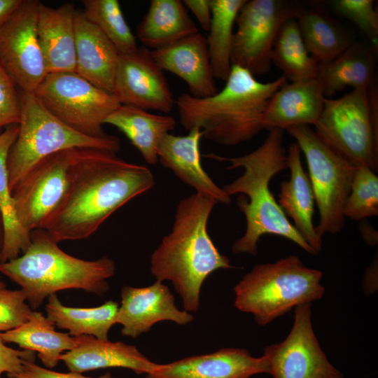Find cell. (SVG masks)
<instances>
[{"label": "cell", "mask_w": 378, "mask_h": 378, "mask_svg": "<svg viewBox=\"0 0 378 378\" xmlns=\"http://www.w3.org/2000/svg\"><path fill=\"white\" fill-rule=\"evenodd\" d=\"M76 10L71 3L55 8L39 4L36 30L48 74L75 72Z\"/></svg>", "instance_id": "obj_22"}, {"label": "cell", "mask_w": 378, "mask_h": 378, "mask_svg": "<svg viewBox=\"0 0 378 378\" xmlns=\"http://www.w3.org/2000/svg\"><path fill=\"white\" fill-rule=\"evenodd\" d=\"M332 9L341 16L355 23L377 47L378 15L372 0H333Z\"/></svg>", "instance_id": "obj_36"}, {"label": "cell", "mask_w": 378, "mask_h": 378, "mask_svg": "<svg viewBox=\"0 0 378 378\" xmlns=\"http://www.w3.org/2000/svg\"><path fill=\"white\" fill-rule=\"evenodd\" d=\"M20 120L18 136L7 157L9 188H14L39 162L74 148H98L117 153L119 139L106 134L92 137L63 123L39 102L34 94L20 90Z\"/></svg>", "instance_id": "obj_7"}, {"label": "cell", "mask_w": 378, "mask_h": 378, "mask_svg": "<svg viewBox=\"0 0 378 378\" xmlns=\"http://www.w3.org/2000/svg\"><path fill=\"white\" fill-rule=\"evenodd\" d=\"M4 220L2 214V211L0 207V255L2 251L4 239Z\"/></svg>", "instance_id": "obj_44"}, {"label": "cell", "mask_w": 378, "mask_h": 378, "mask_svg": "<svg viewBox=\"0 0 378 378\" xmlns=\"http://www.w3.org/2000/svg\"><path fill=\"white\" fill-rule=\"evenodd\" d=\"M154 185L145 165L106 150L77 148L66 192L44 230L58 243L87 239L116 210Z\"/></svg>", "instance_id": "obj_1"}, {"label": "cell", "mask_w": 378, "mask_h": 378, "mask_svg": "<svg viewBox=\"0 0 378 378\" xmlns=\"http://www.w3.org/2000/svg\"><path fill=\"white\" fill-rule=\"evenodd\" d=\"M150 52L163 71L174 74L186 82L190 95L203 98L217 92L206 38L200 31Z\"/></svg>", "instance_id": "obj_18"}, {"label": "cell", "mask_w": 378, "mask_h": 378, "mask_svg": "<svg viewBox=\"0 0 378 378\" xmlns=\"http://www.w3.org/2000/svg\"><path fill=\"white\" fill-rule=\"evenodd\" d=\"M203 137L198 128L189 130L185 136L167 134L158 148V161L184 183L195 190V193L229 204L231 197L218 186L203 169L200 144Z\"/></svg>", "instance_id": "obj_19"}, {"label": "cell", "mask_w": 378, "mask_h": 378, "mask_svg": "<svg viewBox=\"0 0 378 378\" xmlns=\"http://www.w3.org/2000/svg\"><path fill=\"white\" fill-rule=\"evenodd\" d=\"M22 0H0V28L6 23Z\"/></svg>", "instance_id": "obj_42"}, {"label": "cell", "mask_w": 378, "mask_h": 378, "mask_svg": "<svg viewBox=\"0 0 378 378\" xmlns=\"http://www.w3.org/2000/svg\"><path fill=\"white\" fill-rule=\"evenodd\" d=\"M75 72L98 88L113 94L119 53L112 43L76 9Z\"/></svg>", "instance_id": "obj_20"}, {"label": "cell", "mask_w": 378, "mask_h": 378, "mask_svg": "<svg viewBox=\"0 0 378 378\" xmlns=\"http://www.w3.org/2000/svg\"><path fill=\"white\" fill-rule=\"evenodd\" d=\"M217 203L195 192L182 199L172 231L150 256L151 274L156 280L172 283L189 313L200 309L201 288L206 278L216 270L233 267L208 232V220Z\"/></svg>", "instance_id": "obj_2"}, {"label": "cell", "mask_w": 378, "mask_h": 378, "mask_svg": "<svg viewBox=\"0 0 378 378\" xmlns=\"http://www.w3.org/2000/svg\"><path fill=\"white\" fill-rule=\"evenodd\" d=\"M295 19L309 52L318 64L334 59L353 43L348 33L318 8H300Z\"/></svg>", "instance_id": "obj_30"}, {"label": "cell", "mask_w": 378, "mask_h": 378, "mask_svg": "<svg viewBox=\"0 0 378 378\" xmlns=\"http://www.w3.org/2000/svg\"><path fill=\"white\" fill-rule=\"evenodd\" d=\"M32 311L23 291L11 290L0 281V333L24 323Z\"/></svg>", "instance_id": "obj_37"}, {"label": "cell", "mask_w": 378, "mask_h": 378, "mask_svg": "<svg viewBox=\"0 0 378 378\" xmlns=\"http://www.w3.org/2000/svg\"><path fill=\"white\" fill-rule=\"evenodd\" d=\"M284 130L295 139L307 163L319 212L316 233L322 238L326 233L340 232L345 225L344 209L358 167L328 146L309 125L291 126Z\"/></svg>", "instance_id": "obj_9"}, {"label": "cell", "mask_w": 378, "mask_h": 378, "mask_svg": "<svg viewBox=\"0 0 378 378\" xmlns=\"http://www.w3.org/2000/svg\"><path fill=\"white\" fill-rule=\"evenodd\" d=\"M183 3L195 15L202 29L208 31L211 19V0H183Z\"/></svg>", "instance_id": "obj_41"}, {"label": "cell", "mask_w": 378, "mask_h": 378, "mask_svg": "<svg viewBox=\"0 0 378 378\" xmlns=\"http://www.w3.org/2000/svg\"><path fill=\"white\" fill-rule=\"evenodd\" d=\"M272 62L291 83L316 79L318 63L309 52L295 18L281 26L274 42Z\"/></svg>", "instance_id": "obj_32"}, {"label": "cell", "mask_w": 378, "mask_h": 378, "mask_svg": "<svg viewBox=\"0 0 378 378\" xmlns=\"http://www.w3.org/2000/svg\"><path fill=\"white\" fill-rule=\"evenodd\" d=\"M46 304L47 317L55 326L67 330L73 337L89 335L108 340V332L116 324L118 303L108 300L90 308L64 305L56 294L50 295Z\"/></svg>", "instance_id": "obj_29"}, {"label": "cell", "mask_w": 378, "mask_h": 378, "mask_svg": "<svg viewBox=\"0 0 378 378\" xmlns=\"http://www.w3.org/2000/svg\"><path fill=\"white\" fill-rule=\"evenodd\" d=\"M344 215L356 220L378 216V177L370 168H356Z\"/></svg>", "instance_id": "obj_35"}, {"label": "cell", "mask_w": 378, "mask_h": 378, "mask_svg": "<svg viewBox=\"0 0 378 378\" xmlns=\"http://www.w3.org/2000/svg\"><path fill=\"white\" fill-rule=\"evenodd\" d=\"M34 94L58 120L92 137L107 134L102 125L121 105L113 94L98 88L76 72L48 74Z\"/></svg>", "instance_id": "obj_10"}, {"label": "cell", "mask_w": 378, "mask_h": 378, "mask_svg": "<svg viewBox=\"0 0 378 378\" xmlns=\"http://www.w3.org/2000/svg\"><path fill=\"white\" fill-rule=\"evenodd\" d=\"M287 158L290 178L281 182L277 202L317 254L321 250L322 238L316 233L312 220L315 198L308 174L302 167L301 150L296 143L289 146Z\"/></svg>", "instance_id": "obj_24"}, {"label": "cell", "mask_w": 378, "mask_h": 378, "mask_svg": "<svg viewBox=\"0 0 378 378\" xmlns=\"http://www.w3.org/2000/svg\"><path fill=\"white\" fill-rule=\"evenodd\" d=\"M122 132L150 164L158 162V148L162 138L176 126L175 118L141 108L120 105L104 121Z\"/></svg>", "instance_id": "obj_27"}, {"label": "cell", "mask_w": 378, "mask_h": 378, "mask_svg": "<svg viewBox=\"0 0 378 378\" xmlns=\"http://www.w3.org/2000/svg\"><path fill=\"white\" fill-rule=\"evenodd\" d=\"M322 275L295 255L255 265L234 286V306L266 326L299 305L321 299Z\"/></svg>", "instance_id": "obj_6"}, {"label": "cell", "mask_w": 378, "mask_h": 378, "mask_svg": "<svg viewBox=\"0 0 378 378\" xmlns=\"http://www.w3.org/2000/svg\"><path fill=\"white\" fill-rule=\"evenodd\" d=\"M76 344L60 357L70 372H85L107 368H123L138 374L156 370L160 363L151 361L135 346L124 342L99 340L89 335L75 337Z\"/></svg>", "instance_id": "obj_21"}, {"label": "cell", "mask_w": 378, "mask_h": 378, "mask_svg": "<svg viewBox=\"0 0 378 378\" xmlns=\"http://www.w3.org/2000/svg\"><path fill=\"white\" fill-rule=\"evenodd\" d=\"M30 244L18 257L0 263V272L18 284L31 309L52 294L80 289L102 296L110 288L115 264L104 255L94 260L72 256L58 246L44 229L30 233Z\"/></svg>", "instance_id": "obj_5"}, {"label": "cell", "mask_w": 378, "mask_h": 378, "mask_svg": "<svg viewBox=\"0 0 378 378\" xmlns=\"http://www.w3.org/2000/svg\"><path fill=\"white\" fill-rule=\"evenodd\" d=\"M5 344L0 337V378L4 372L7 375L19 372L24 360L35 362V352L15 349Z\"/></svg>", "instance_id": "obj_39"}, {"label": "cell", "mask_w": 378, "mask_h": 378, "mask_svg": "<svg viewBox=\"0 0 378 378\" xmlns=\"http://www.w3.org/2000/svg\"><path fill=\"white\" fill-rule=\"evenodd\" d=\"M76 149L62 150L42 160L13 190L17 219L27 233L44 229L60 204Z\"/></svg>", "instance_id": "obj_12"}, {"label": "cell", "mask_w": 378, "mask_h": 378, "mask_svg": "<svg viewBox=\"0 0 378 378\" xmlns=\"http://www.w3.org/2000/svg\"><path fill=\"white\" fill-rule=\"evenodd\" d=\"M375 80L337 99L326 98L314 132L356 167L378 170V96Z\"/></svg>", "instance_id": "obj_8"}, {"label": "cell", "mask_w": 378, "mask_h": 378, "mask_svg": "<svg viewBox=\"0 0 378 378\" xmlns=\"http://www.w3.org/2000/svg\"><path fill=\"white\" fill-rule=\"evenodd\" d=\"M18 132L19 125H13L0 132V207L5 227L0 263L20 255L31 242L30 234L22 228L15 215L7 170L8 154Z\"/></svg>", "instance_id": "obj_31"}, {"label": "cell", "mask_w": 378, "mask_h": 378, "mask_svg": "<svg viewBox=\"0 0 378 378\" xmlns=\"http://www.w3.org/2000/svg\"><path fill=\"white\" fill-rule=\"evenodd\" d=\"M39 4L22 0L0 28V62L20 91L32 93L48 74L36 30Z\"/></svg>", "instance_id": "obj_13"}, {"label": "cell", "mask_w": 378, "mask_h": 378, "mask_svg": "<svg viewBox=\"0 0 378 378\" xmlns=\"http://www.w3.org/2000/svg\"><path fill=\"white\" fill-rule=\"evenodd\" d=\"M55 324L41 312L31 311L28 319L11 330L0 333L4 343H14L20 348L36 352L48 369L55 368L64 353L74 349L76 337L58 332Z\"/></svg>", "instance_id": "obj_28"}, {"label": "cell", "mask_w": 378, "mask_h": 378, "mask_svg": "<svg viewBox=\"0 0 378 378\" xmlns=\"http://www.w3.org/2000/svg\"><path fill=\"white\" fill-rule=\"evenodd\" d=\"M281 0L246 1L236 18L231 64L254 76L270 71L274 40L282 24L299 10Z\"/></svg>", "instance_id": "obj_11"}, {"label": "cell", "mask_w": 378, "mask_h": 378, "mask_svg": "<svg viewBox=\"0 0 378 378\" xmlns=\"http://www.w3.org/2000/svg\"><path fill=\"white\" fill-rule=\"evenodd\" d=\"M286 80L282 75L262 83L247 70L232 65L220 91L203 98L184 92L176 98L180 122L185 130L198 128L204 138L221 145L247 141L264 130L267 104Z\"/></svg>", "instance_id": "obj_4"}, {"label": "cell", "mask_w": 378, "mask_h": 378, "mask_svg": "<svg viewBox=\"0 0 378 378\" xmlns=\"http://www.w3.org/2000/svg\"><path fill=\"white\" fill-rule=\"evenodd\" d=\"M20 90L0 62V130L20 120Z\"/></svg>", "instance_id": "obj_38"}, {"label": "cell", "mask_w": 378, "mask_h": 378, "mask_svg": "<svg viewBox=\"0 0 378 378\" xmlns=\"http://www.w3.org/2000/svg\"><path fill=\"white\" fill-rule=\"evenodd\" d=\"M326 97L316 80L284 83L270 99L265 110L264 129L295 125H314L324 106Z\"/></svg>", "instance_id": "obj_23"}, {"label": "cell", "mask_w": 378, "mask_h": 378, "mask_svg": "<svg viewBox=\"0 0 378 378\" xmlns=\"http://www.w3.org/2000/svg\"><path fill=\"white\" fill-rule=\"evenodd\" d=\"M246 0H211V19L206 38L214 78L225 81L230 73L233 27Z\"/></svg>", "instance_id": "obj_33"}, {"label": "cell", "mask_w": 378, "mask_h": 378, "mask_svg": "<svg viewBox=\"0 0 378 378\" xmlns=\"http://www.w3.org/2000/svg\"><path fill=\"white\" fill-rule=\"evenodd\" d=\"M273 378H344L322 350L312 324L311 303L294 310L286 338L264 349Z\"/></svg>", "instance_id": "obj_14"}, {"label": "cell", "mask_w": 378, "mask_h": 378, "mask_svg": "<svg viewBox=\"0 0 378 378\" xmlns=\"http://www.w3.org/2000/svg\"><path fill=\"white\" fill-rule=\"evenodd\" d=\"M199 31L181 0H152L138 24L136 38L155 50Z\"/></svg>", "instance_id": "obj_26"}, {"label": "cell", "mask_w": 378, "mask_h": 378, "mask_svg": "<svg viewBox=\"0 0 378 378\" xmlns=\"http://www.w3.org/2000/svg\"><path fill=\"white\" fill-rule=\"evenodd\" d=\"M113 94L121 105L164 114L175 105L163 70L144 47L119 55Z\"/></svg>", "instance_id": "obj_15"}, {"label": "cell", "mask_w": 378, "mask_h": 378, "mask_svg": "<svg viewBox=\"0 0 378 378\" xmlns=\"http://www.w3.org/2000/svg\"><path fill=\"white\" fill-rule=\"evenodd\" d=\"M9 378H92L85 377L81 373L69 372L68 373L59 372L50 369L41 367L28 360L23 361L21 370L15 374L7 375ZM97 378H116L111 373L107 372Z\"/></svg>", "instance_id": "obj_40"}, {"label": "cell", "mask_w": 378, "mask_h": 378, "mask_svg": "<svg viewBox=\"0 0 378 378\" xmlns=\"http://www.w3.org/2000/svg\"><path fill=\"white\" fill-rule=\"evenodd\" d=\"M376 48L362 42L352 43L334 59L318 64L316 79L325 97H330L346 87L368 89L375 80Z\"/></svg>", "instance_id": "obj_25"}, {"label": "cell", "mask_w": 378, "mask_h": 378, "mask_svg": "<svg viewBox=\"0 0 378 378\" xmlns=\"http://www.w3.org/2000/svg\"><path fill=\"white\" fill-rule=\"evenodd\" d=\"M120 297L115 323L122 326L121 334L126 337L136 338L160 321L184 326L194 319L190 313L176 307L169 287L158 280L141 288L125 285Z\"/></svg>", "instance_id": "obj_16"}, {"label": "cell", "mask_w": 378, "mask_h": 378, "mask_svg": "<svg viewBox=\"0 0 378 378\" xmlns=\"http://www.w3.org/2000/svg\"><path fill=\"white\" fill-rule=\"evenodd\" d=\"M359 229L363 239L367 244L370 246H374L377 244V232L370 224L363 221L359 225Z\"/></svg>", "instance_id": "obj_43"}, {"label": "cell", "mask_w": 378, "mask_h": 378, "mask_svg": "<svg viewBox=\"0 0 378 378\" xmlns=\"http://www.w3.org/2000/svg\"><path fill=\"white\" fill-rule=\"evenodd\" d=\"M284 131L272 129L264 142L253 151L239 157H224L214 153L204 157L230 163L227 169L242 167L243 174L222 188L227 195H245L237 200V206L246 218L244 234L232 244L234 253L255 255L258 243L265 234H274L292 241L306 252L316 255L289 221L270 191V181L288 168L287 153L283 146Z\"/></svg>", "instance_id": "obj_3"}, {"label": "cell", "mask_w": 378, "mask_h": 378, "mask_svg": "<svg viewBox=\"0 0 378 378\" xmlns=\"http://www.w3.org/2000/svg\"><path fill=\"white\" fill-rule=\"evenodd\" d=\"M269 372V363L264 355L257 358L245 349L222 348L160 364L145 378H251Z\"/></svg>", "instance_id": "obj_17"}, {"label": "cell", "mask_w": 378, "mask_h": 378, "mask_svg": "<svg viewBox=\"0 0 378 378\" xmlns=\"http://www.w3.org/2000/svg\"><path fill=\"white\" fill-rule=\"evenodd\" d=\"M85 17L106 36L119 55L130 53L138 48L117 0H83Z\"/></svg>", "instance_id": "obj_34"}]
</instances>
